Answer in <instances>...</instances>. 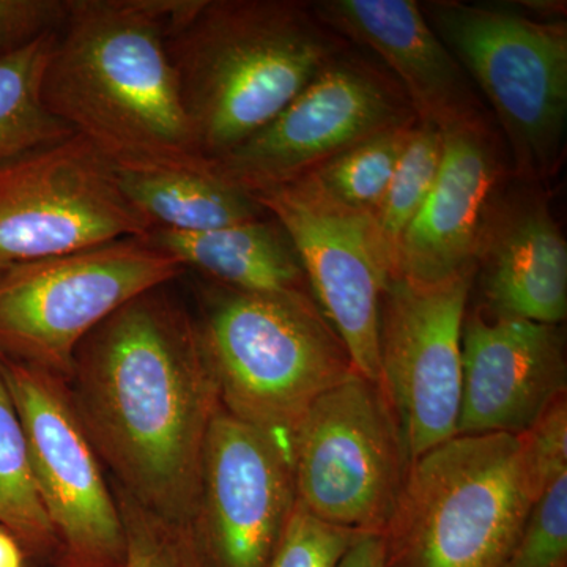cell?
Here are the masks:
<instances>
[{
	"label": "cell",
	"instance_id": "cell-1",
	"mask_svg": "<svg viewBox=\"0 0 567 567\" xmlns=\"http://www.w3.org/2000/svg\"><path fill=\"white\" fill-rule=\"evenodd\" d=\"M66 386L111 483L192 527L221 405L196 317L166 286L140 295L81 342Z\"/></svg>",
	"mask_w": 567,
	"mask_h": 567
},
{
	"label": "cell",
	"instance_id": "cell-2",
	"mask_svg": "<svg viewBox=\"0 0 567 567\" xmlns=\"http://www.w3.org/2000/svg\"><path fill=\"white\" fill-rule=\"evenodd\" d=\"M177 3L69 0L44 71V104L112 164L207 162L167 48Z\"/></svg>",
	"mask_w": 567,
	"mask_h": 567
},
{
	"label": "cell",
	"instance_id": "cell-3",
	"mask_svg": "<svg viewBox=\"0 0 567 567\" xmlns=\"http://www.w3.org/2000/svg\"><path fill=\"white\" fill-rule=\"evenodd\" d=\"M183 106L207 162L276 115L349 43L298 0H178L167 33Z\"/></svg>",
	"mask_w": 567,
	"mask_h": 567
},
{
	"label": "cell",
	"instance_id": "cell-4",
	"mask_svg": "<svg viewBox=\"0 0 567 567\" xmlns=\"http://www.w3.org/2000/svg\"><path fill=\"white\" fill-rule=\"evenodd\" d=\"M197 323L219 404L290 458L308 410L357 372L312 293H246L212 282Z\"/></svg>",
	"mask_w": 567,
	"mask_h": 567
},
{
	"label": "cell",
	"instance_id": "cell-5",
	"mask_svg": "<svg viewBox=\"0 0 567 567\" xmlns=\"http://www.w3.org/2000/svg\"><path fill=\"white\" fill-rule=\"evenodd\" d=\"M540 495L520 436H454L410 464L385 567H503Z\"/></svg>",
	"mask_w": 567,
	"mask_h": 567
},
{
	"label": "cell",
	"instance_id": "cell-6",
	"mask_svg": "<svg viewBox=\"0 0 567 567\" xmlns=\"http://www.w3.org/2000/svg\"><path fill=\"white\" fill-rule=\"evenodd\" d=\"M421 10L494 110L518 181L536 185L557 173L567 121L566 21L454 0Z\"/></svg>",
	"mask_w": 567,
	"mask_h": 567
},
{
	"label": "cell",
	"instance_id": "cell-7",
	"mask_svg": "<svg viewBox=\"0 0 567 567\" xmlns=\"http://www.w3.org/2000/svg\"><path fill=\"white\" fill-rule=\"evenodd\" d=\"M185 271L144 238L14 265L0 274V357L66 380L74 352L100 323Z\"/></svg>",
	"mask_w": 567,
	"mask_h": 567
},
{
	"label": "cell",
	"instance_id": "cell-8",
	"mask_svg": "<svg viewBox=\"0 0 567 567\" xmlns=\"http://www.w3.org/2000/svg\"><path fill=\"white\" fill-rule=\"evenodd\" d=\"M410 464L385 390L358 371L320 395L295 432L297 502L336 527L380 535Z\"/></svg>",
	"mask_w": 567,
	"mask_h": 567
},
{
	"label": "cell",
	"instance_id": "cell-9",
	"mask_svg": "<svg viewBox=\"0 0 567 567\" xmlns=\"http://www.w3.org/2000/svg\"><path fill=\"white\" fill-rule=\"evenodd\" d=\"M33 477L58 543V567L125 566V528L110 476L62 377L0 357Z\"/></svg>",
	"mask_w": 567,
	"mask_h": 567
},
{
	"label": "cell",
	"instance_id": "cell-10",
	"mask_svg": "<svg viewBox=\"0 0 567 567\" xmlns=\"http://www.w3.org/2000/svg\"><path fill=\"white\" fill-rule=\"evenodd\" d=\"M151 229L114 164L78 134L0 169V274Z\"/></svg>",
	"mask_w": 567,
	"mask_h": 567
},
{
	"label": "cell",
	"instance_id": "cell-11",
	"mask_svg": "<svg viewBox=\"0 0 567 567\" xmlns=\"http://www.w3.org/2000/svg\"><path fill=\"white\" fill-rule=\"evenodd\" d=\"M416 121L388 71L346 51L274 121L210 163L219 177L254 196L312 173L375 134Z\"/></svg>",
	"mask_w": 567,
	"mask_h": 567
},
{
	"label": "cell",
	"instance_id": "cell-12",
	"mask_svg": "<svg viewBox=\"0 0 567 567\" xmlns=\"http://www.w3.org/2000/svg\"><path fill=\"white\" fill-rule=\"evenodd\" d=\"M475 278V265L432 282L391 276L383 292L380 385L412 461L457 436L462 328Z\"/></svg>",
	"mask_w": 567,
	"mask_h": 567
},
{
	"label": "cell",
	"instance_id": "cell-13",
	"mask_svg": "<svg viewBox=\"0 0 567 567\" xmlns=\"http://www.w3.org/2000/svg\"><path fill=\"white\" fill-rule=\"evenodd\" d=\"M254 199L292 241L312 297L357 371L380 385V306L393 262L374 216L338 203L309 175Z\"/></svg>",
	"mask_w": 567,
	"mask_h": 567
},
{
	"label": "cell",
	"instance_id": "cell-14",
	"mask_svg": "<svg viewBox=\"0 0 567 567\" xmlns=\"http://www.w3.org/2000/svg\"><path fill=\"white\" fill-rule=\"evenodd\" d=\"M295 498L289 454L219 405L192 522L205 566L268 567Z\"/></svg>",
	"mask_w": 567,
	"mask_h": 567
},
{
	"label": "cell",
	"instance_id": "cell-15",
	"mask_svg": "<svg viewBox=\"0 0 567 567\" xmlns=\"http://www.w3.org/2000/svg\"><path fill=\"white\" fill-rule=\"evenodd\" d=\"M559 324L466 312L462 328V404L457 435H522L566 393Z\"/></svg>",
	"mask_w": 567,
	"mask_h": 567
},
{
	"label": "cell",
	"instance_id": "cell-16",
	"mask_svg": "<svg viewBox=\"0 0 567 567\" xmlns=\"http://www.w3.org/2000/svg\"><path fill=\"white\" fill-rule=\"evenodd\" d=\"M320 21L347 43L375 52L405 93L417 122L442 133L486 122L483 106L445 43L413 0H322Z\"/></svg>",
	"mask_w": 567,
	"mask_h": 567
},
{
	"label": "cell",
	"instance_id": "cell-17",
	"mask_svg": "<svg viewBox=\"0 0 567 567\" xmlns=\"http://www.w3.org/2000/svg\"><path fill=\"white\" fill-rule=\"evenodd\" d=\"M494 194L477 234L475 268L494 319L559 324L567 316V244L536 185Z\"/></svg>",
	"mask_w": 567,
	"mask_h": 567
},
{
	"label": "cell",
	"instance_id": "cell-18",
	"mask_svg": "<svg viewBox=\"0 0 567 567\" xmlns=\"http://www.w3.org/2000/svg\"><path fill=\"white\" fill-rule=\"evenodd\" d=\"M443 137L439 177L404 235L394 276L432 282L475 265L477 234L505 162L487 121Z\"/></svg>",
	"mask_w": 567,
	"mask_h": 567
},
{
	"label": "cell",
	"instance_id": "cell-19",
	"mask_svg": "<svg viewBox=\"0 0 567 567\" xmlns=\"http://www.w3.org/2000/svg\"><path fill=\"white\" fill-rule=\"evenodd\" d=\"M142 238L173 256L185 270H196L227 289L259 295L311 293L292 241L268 213L208 233L152 229Z\"/></svg>",
	"mask_w": 567,
	"mask_h": 567
},
{
	"label": "cell",
	"instance_id": "cell-20",
	"mask_svg": "<svg viewBox=\"0 0 567 567\" xmlns=\"http://www.w3.org/2000/svg\"><path fill=\"white\" fill-rule=\"evenodd\" d=\"M114 171L126 199L152 229L208 233L267 215L251 194L219 177L210 162L114 164Z\"/></svg>",
	"mask_w": 567,
	"mask_h": 567
},
{
	"label": "cell",
	"instance_id": "cell-21",
	"mask_svg": "<svg viewBox=\"0 0 567 567\" xmlns=\"http://www.w3.org/2000/svg\"><path fill=\"white\" fill-rule=\"evenodd\" d=\"M58 31L0 58V169L73 136L48 110L43 78Z\"/></svg>",
	"mask_w": 567,
	"mask_h": 567
},
{
	"label": "cell",
	"instance_id": "cell-22",
	"mask_svg": "<svg viewBox=\"0 0 567 567\" xmlns=\"http://www.w3.org/2000/svg\"><path fill=\"white\" fill-rule=\"evenodd\" d=\"M0 527L29 557L58 567V543L33 477L28 443L0 371Z\"/></svg>",
	"mask_w": 567,
	"mask_h": 567
},
{
	"label": "cell",
	"instance_id": "cell-23",
	"mask_svg": "<svg viewBox=\"0 0 567 567\" xmlns=\"http://www.w3.org/2000/svg\"><path fill=\"white\" fill-rule=\"evenodd\" d=\"M416 123L375 134L306 175L338 203L374 216Z\"/></svg>",
	"mask_w": 567,
	"mask_h": 567
},
{
	"label": "cell",
	"instance_id": "cell-24",
	"mask_svg": "<svg viewBox=\"0 0 567 567\" xmlns=\"http://www.w3.org/2000/svg\"><path fill=\"white\" fill-rule=\"evenodd\" d=\"M443 147V133L429 123L417 122L395 166L385 196L374 213L377 229L393 262V276L404 235L439 177Z\"/></svg>",
	"mask_w": 567,
	"mask_h": 567
},
{
	"label": "cell",
	"instance_id": "cell-25",
	"mask_svg": "<svg viewBox=\"0 0 567 567\" xmlns=\"http://www.w3.org/2000/svg\"><path fill=\"white\" fill-rule=\"evenodd\" d=\"M111 486L125 528L123 567H207L189 525L156 516Z\"/></svg>",
	"mask_w": 567,
	"mask_h": 567
},
{
	"label": "cell",
	"instance_id": "cell-26",
	"mask_svg": "<svg viewBox=\"0 0 567 567\" xmlns=\"http://www.w3.org/2000/svg\"><path fill=\"white\" fill-rule=\"evenodd\" d=\"M567 566V475L540 495L503 567Z\"/></svg>",
	"mask_w": 567,
	"mask_h": 567
},
{
	"label": "cell",
	"instance_id": "cell-27",
	"mask_svg": "<svg viewBox=\"0 0 567 567\" xmlns=\"http://www.w3.org/2000/svg\"><path fill=\"white\" fill-rule=\"evenodd\" d=\"M361 535L316 517L295 498L268 567H339Z\"/></svg>",
	"mask_w": 567,
	"mask_h": 567
},
{
	"label": "cell",
	"instance_id": "cell-28",
	"mask_svg": "<svg viewBox=\"0 0 567 567\" xmlns=\"http://www.w3.org/2000/svg\"><path fill=\"white\" fill-rule=\"evenodd\" d=\"M518 436L533 480L544 494L558 477L567 475V391L557 395Z\"/></svg>",
	"mask_w": 567,
	"mask_h": 567
},
{
	"label": "cell",
	"instance_id": "cell-29",
	"mask_svg": "<svg viewBox=\"0 0 567 567\" xmlns=\"http://www.w3.org/2000/svg\"><path fill=\"white\" fill-rule=\"evenodd\" d=\"M69 0H0V58L59 31Z\"/></svg>",
	"mask_w": 567,
	"mask_h": 567
},
{
	"label": "cell",
	"instance_id": "cell-30",
	"mask_svg": "<svg viewBox=\"0 0 567 567\" xmlns=\"http://www.w3.org/2000/svg\"><path fill=\"white\" fill-rule=\"evenodd\" d=\"M339 567H385L380 535H361L349 548Z\"/></svg>",
	"mask_w": 567,
	"mask_h": 567
},
{
	"label": "cell",
	"instance_id": "cell-31",
	"mask_svg": "<svg viewBox=\"0 0 567 567\" xmlns=\"http://www.w3.org/2000/svg\"><path fill=\"white\" fill-rule=\"evenodd\" d=\"M0 567H28L21 544L3 527H0Z\"/></svg>",
	"mask_w": 567,
	"mask_h": 567
}]
</instances>
